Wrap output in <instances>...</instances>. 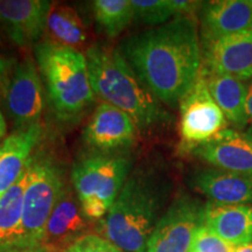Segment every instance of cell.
<instances>
[{
  "label": "cell",
  "mask_w": 252,
  "mask_h": 252,
  "mask_svg": "<svg viewBox=\"0 0 252 252\" xmlns=\"http://www.w3.org/2000/svg\"><path fill=\"white\" fill-rule=\"evenodd\" d=\"M118 52L160 102L175 105L202 70V47L190 15L126 37Z\"/></svg>",
  "instance_id": "obj_1"
},
{
  "label": "cell",
  "mask_w": 252,
  "mask_h": 252,
  "mask_svg": "<svg viewBox=\"0 0 252 252\" xmlns=\"http://www.w3.org/2000/svg\"><path fill=\"white\" fill-rule=\"evenodd\" d=\"M169 189L171 181L156 167L132 169L103 220L106 239L125 252H146Z\"/></svg>",
  "instance_id": "obj_2"
},
{
  "label": "cell",
  "mask_w": 252,
  "mask_h": 252,
  "mask_svg": "<svg viewBox=\"0 0 252 252\" xmlns=\"http://www.w3.org/2000/svg\"><path fill=\"white\" fill-rule=\"evenodd\" d=\"M86 59L94 93L102 102L127 113L138 128L150 130L171 119L146 86L118 52L106 47H88Z\"/></svg>",
  "instance_id": "obj_3"
},
{
  "label": "cell",
  "mask_w": 252,
  "mask_h": 252,
  "mask_svg": "<svg viewBox=\"0 0 252 252\" xmlns=\"http://www.w3.org/2000/svg\"><path fill=\"white\" fill-rule=\"evenodd\" d=\"M41 80L58 117L72 121L94 103L86 55L76 49L45 41L34 47Z\"/></svg>",
  "instance_id": "obj_4"
},
{
  "label": "cell",
  "mask_w": 252,
  "mask_h": 252,
  "mask_svg": "<svg viewBox=\"0 0 252 252\" xmlns=\"http://www.w3.org/2000/svg\"><path fill=\"white\" fill-rule=\"evenodd\" d=\"M132 169L130 157L109 153L86 157L74 166L72 187L88 220H100L109 213Z\"/></svg>",
  "instance_id": "obj_5"
},
{
  "label": "cell",
  "mask_w": 252,
  "mask_h": 252,
  "mask_svg": "<svg viewBox=\"0 0 252 252\" xmlns=\"http://www.w3.org/2000/svg\"><path fill=\"white\" fill-rule=\"evenodd\" d=\"M64 187L61 167L48 158H34L33 172L25 191L20 236L15 250L40 248L47 222Z\"/></svg>",
  "instance_id": "obj_6"
},
{
  "label": "cell",
  "mask_w": 252,
  "mask_h": 252,
  "mask_svg": "<svg viewBox=\"0 0 252 252\" xmlns=\"http://www.w3.org/2000/svg\"><path fill=\"white\" fill-rule=\"evenodd\" d=\"M206 204L180 193L154 226L146 252H190L197 230L204 224Z\"/></svg>",
  "instance_id": "obj_7"
},
{
  "label": "cell",
  "mask_w": 252,
  "mask_h": 252,
  "mask_svg": "<svg viewBox=\"0 0 252 252\" xmlns=\"http://www.w3.org/2000/svg\"><path fill=\"white\" fill-rule=\"evenodd\" d=\"M179 104L180 133L188 151L226 128L228 121L214 100L202 72Z\"/></svg>",
  "instance_id": "obj_8"
},
{
  "label": "cell",
  "mask_w": 252,
  "mask_h": 252,
  "mask_svg": "<svg viewBox=\"0 0 252 252\" xmlns=\"http://www.w3.org/2000/svg\"><path fill=\"white\" fill-rule=\"evenodd\" d=\"M35 63L31 56H26L15 63L12 72L4 100L15 130L40 123L45 109V87Z\"/></svg>",
  "instance_id": "obj_9"
},
{
  "label": "cell",
  "mask_w": 252,
  "mask_h": 252,
  "mask_svg": "<svg viewBox=\"0 0 252 252\" xmlns=\"http://www.w3.org/2000/svg\"><path fill=\"white\" fill-rule=\"evenodd\" d=\"M52 7L48 0H0V27L15 46H36L46 34Z\"/></svg>",
  "instance_id": "obj_10"
},
{
  "label": "cell",
  "mask_w": 252,
  "mask_h": 252,
  "mask_svg": "<svg viewBox=\"0 0 252 252\" xmlns=\"http://www.w3.org/2000/svg\"><path fill=\"white\" fill-rule=\"evenodd\" d=\"M137 125L127 113L102 102L97 105L83 131L84 143L99 152H115L132 146Z\"/></svg>",
  "instance_id": "obj_11"
},
{
  "label": "cell",
  "mask_w": 252,
  "mask_h": 252,
  "mask_svg": "<svg viewBox=\"0 0 252 252\" xmlns=\"http://www.w3.org/2000/svg\"><path fill=\"white\" fill-rule=\"evenodd\" d=\"M202 69L252 80V31L202 41Z\"/></svg>",
  "instance_id": "obj_12"
},
{
  "label": "cell",
  "mask_w": 252,
  "mask_h": 252,
  "mask_svg": "<svg viewBox=\"0 0 252 252\" xmlns=\"http://www.w3.org/2000/svg\"><path fill=\"white\" fill-rule=\"evenodd\" d=\"M87 220L74 187L65 185L47 222L40 248L47 252H64L87 235L84 234L88 228Z\"/></svg>",
  "instance_id": "obj_13"
},
{
  "label": "cell",
  "mask_w": 252,
  "mask_h": 252,
  "mask_svg": "<svg viewBox=\"0 0 252 252\" xmlns=\"http://www.w3.org/2000/svg\"><path fill=\"white\" fill-rule=\"evenodd\" d=\"M189 152L224 171L252 174V138L225 128Z\"/></svg>",
  "instance_id": "obj_14"
},
{
  "label": "cell",
  "mask_w": 252,
  "mask_h": 252,
  "mask_svg": "<svg viewBox=\"0 0 252 252\" xmlns=\"http://www.w3.org/2000/svg\"><path fill=\"white\" fill-rule=\"evenodd\" d=\"M202 41L252 31L251 0H217L200 6Z\"/></svg>",
  "instance_id": "obj_15"
},
{
  "label": "cell",
  "mask_w": 252,
  "mask_h": 252,
  "mask_svg": "<svg viewBox=\"0 0 252 252\" xmlns=\"http://www.w3.org/2000/svg\"><path fill=\"white\" fill-rule=\"evenodd\" d=\"M191 187L217 204H252V174L202 168L191 174Z\"/></svg>",
  "instance_id": "obj_16"
},
{
  "label": "cell",
  "mask_w": 252,
  "mask_h": 252,
  "mask_svg": "<svg viewBox=\"0 0 252 252\" xmlns=\"http://www.w3.org/2000/svg\"><path fill=\"white\" fill-rule=\"evenodd\" d=\"M42 134V125L36 123L23 130L13 131L4 139L0 153V198L23 176Z\"/></svg>",
  "instance_id": "obj_17"
},
{
  "label": "cell",
  "mask_w": 252,
  "mask_h": 252,
  "mask_svg": "<svg viewBox=\"0 0 252 252\" xmlns=\"http://www.w3.org/2000/svg\"><path fill=\"white\" fill-rule=\"evenodd\" d=\"M204 225L235 247L252 243L251 204L206 203Z\"/></svg>",
  "instance_id": "obj_18"
},
{
  "label": "cell",
  "mask_w": 252,
  "mask_h": 252,
  "mask_svg": "<svg viewBox=\"0 0 252 252\" xmlns=\"http://www.w3.org/2000/svg\"><path fill=\"white\" fill-rule=\"evenodd\" d=\"M204 80L226 121L236 126L243 127L249 123L247 112L248 87L244 82L225 74L201 70Z\"/></svg>",
  "instance_id": "obj_19"
},
{
  "label": "cell",
  "mask_w": 252,
  "mask_h": 252,
  "mask_svg": "<svg viewBox=\"0 0 252 252\" xmlns=\"http://www.w3.org/2000/svg\"><path fill=\"white\" fill-rule=\"evenodd\" d=\"M34 158L17 184L0 198V252H11L17 248L23 220L25 191L33 172Z\"/></svg>",
  "instance_id": "obj_20"
},
{
  "label": "cell",
  "mask_w": 252,
  "mask_h": 252,
  "mask_svg": "<svg viewBox=\"0 0 252 252\" xmlns=\"http://www.w3.org/2000/svg\"><path fill=\"white\" fill-rule=\"evenodd\" d=\"M49 42L82 52L87 48L88 32L80 14L70 6H53L47 21ZM88 49V48H87Z\"/></svg>",
  "instance_id": "obj_21"
},
{
  "label": "cell",
  "mask_w": 252,
  "mask_h": 252,
  "mask_svg": "<svg viewBox=\"0 0 252 252\" xmlns=\"http://www.w3.org/2000/svg\"><path fill=\"white\" fill-rule=\"evenodd\" d=\"M135 20L149 26H160L179 15H189L202 2L186 0H131Z\"/></svg>",
  "instance_id": "obj_22"
},
{
  "label": "cell",
  "mask_w": 252,
  "mask_h": 252,
  "mask_svg": "<svg viewBox=\"0 0 252 252\" xmlns=\"http://www.w3.org/2000/svg\"><path fill=\"white\" fill-rule=\"evenodd\" d=\"M94 17L99 30L109 37H116L134 19L131 0H96Z\"/></svg>",
  "instance_id": "obj_23"
},
{
  "label": "cell",
  "mask_w": 252,
  "mask_h": 252,
  "mask_svg": "<svg viewBox=\"0 0 252 252\" xmlns=\"http://www.w3.org/2000/svg\"><path fill=\"white\" fill-rule=\"evenodd\" d=\"M236 249L203 224L195 235L190 252H234Z\"/></svg>",
  "instance_id": "obj_24"
},
{
  "label": "cell",
  "mask_w": 252,
  "mask_h": 252,
  "mask_svg": "<svg viewBox=\"0 0 252 252\" xmlns=\"http://www.w3.org/2000/svg\"><path fill=\"white\" fill-rule=\"evenodd\" d=\"M64 252H125L109 239L94 234H87L77 239Z\"/></svg>",
  "instance_id": "obj_25"
},
{
  "label": "cell",
  "mask_w": 252,
  "mask_h": 252,
  "mask_svg": "<svg viewBox=\"0 0 252 252\" xmlns=\"http://www.w3.org/2000/svg\"><path fill=\"white\" fill-rule=\"evenodd\" d=\"M14 65L11 61L0 55V100L5 99Z\"/></svg>",
  "instance_id": "obj_26"
},
{
  "label": "cell",
  "mask_w": 252,
  "mask_h": 252,
  "mask_svg": "<svg viewBox=\"0 0 252 252\" xmlns=\"http://www.w3.org/2000/svg\"><path fill=\"white\" fill-rule=\"evenodd\" d=\"M247 112L249 123L252 124V81L250 86L248 87V100H247Z\"/></svg>",
  "instance_id": "obj_27"
},
{
  "label": "cell",
  "mask_w": 252,
  "mask_h": 252,
  "mask_svg": "<svg viewBox=\"0 0 252 252\" xmlns=\"http://www.w3.org/2000/svg\"><path fill=\"white\" fill-rule=\"evenodd\" d=\"M6 133H7V126H6L4 115L0 111V139H2Z\"/></svg>",
  "instance_id": "obj_28"
},
{
  "label": "cell",
  "mask_w": 252,
  "mask_h": 252,
  "mask_svg": "<svg viewBox=\"0 0 252 252\" xmlns=\"http://www.w3.org/2000/svg\"><path fill=\"white\" fill-rule=\"evenodd\" d=\"M234 252H252V243L243 245V247H238Z\"/></svg>",
  "instance_id": "obj_29"
},
{
  "label": "cell",
  "mask_w": 252,
  "mask_h": 252,
  "mask_svg": "<svg viewBox=\"0 0 252 252\" xmlns=\"http://www.w3.org/2000/svg\"><path fill=\"white\" fill-rule=\"evenodd\" d=\"M11 252H47L42 248H33V249H23V250H15Z\"/></svg>",
  "instance_id": "obj_30"
},
{
  "label": "cell",
  "mask_w": 252,
  "mask_h": 252,
  "mask_svg": "<svg viewBox=\"0 0 252 252\" xmlns=\"http://www.w3.org/2000/svg\"><path fill=\"white\" fill-rule=\"evenodd\" d=\"M2 146H4V140L0 139V153H1V151H2Z\"/></svg>",
  "instance_id": "obj_31"
}]
</instances>
